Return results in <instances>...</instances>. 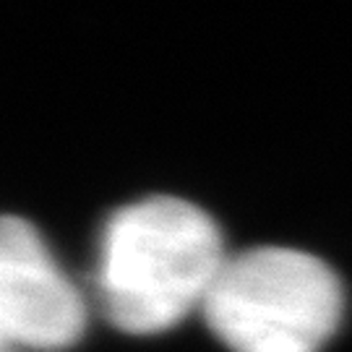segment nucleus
I'll return each instance as SVG.
<instances>
[{"instance_id": "f257e3e1", "label": "nucleus", "mask_w": 352, "mask_h": 352, "mask_svg": "<svg viewBox=\"0 0 352 352\" xmlns=\"http://www.w3.org/2000/svg\"><path fill=\"white\" fill-rule=\"evenodd\" d=\"M222 232L201 206L151 196L110 217L100 243V298L120 331L160 334L201 308L225 264Z\"/></svg>"}, {"instance_id": "f03ea898", "label": "nucleus", "mask_w": 352, "mask_h": 352, "mask_svg": "<svg viewBox=\"0 0 352 352\" xmlns=\"http://www.w3.org/2000/svg\"><path fill=\"white\" fill-rule=\"evenodd\" d=\"M212 334L232 352H321L342 321L340 277L295 248L227 256L204 298Z\"/></svg>"}, {"instance_id": "7ed1b4c3", "label": "nucleus", "mask_w": 352, "mask_h": 352, "mask_svg": "<svg viewBox=\"0 0 352 352\" xmlns=\"http://www.w3.org/2000/svg\"><path fill=\"white\" fill-rule=\"evenodd\" d=\"M87 308L39 232L21 217H0V329L6 342L60 350L84 334Z\"/></svg>"}, {"instance_id": "20e7f679", "label": "nucleus", "mask_w": 352, "mask_h": 352, "mask_svg": "<svg viewBox=\"0 0 352 352\" xmlns=\"http://www.w3.org/2000/svg\"><path fill=\"white\" fill-rule=\"evenodd\" d=\"M3 344H6V337H3V329H0V347H3Z\"/></svg>"}]
</instances>
